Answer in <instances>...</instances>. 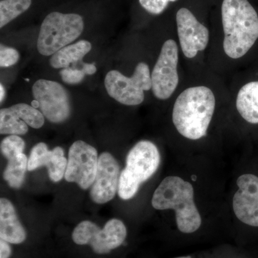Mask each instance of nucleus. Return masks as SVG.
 Segmentation results:
<instances>
[{
	"label": "nucleus",
	"mask_w": 258,
	"mask_h": 258,
	"mask_svg": "<svg viewBox=\"0 0 258 258\" xmlns=\"http://www.w3.org/2000/svg\"><path fill=\"white\" fill-rule=\"evenodd\" d=\"M215 97L206 86L187 88L176 98L172 120L185 138L198 140L206 136L215 109Z\"/></svg>",
	"instance_id": "nucleus-1"
},
{
	"label": "nucleus",
	"mask_w": 258,
	"mask_h": 258,
	"mask_svg": "<svg viewBox=\"0 0 258 258\" xmlns=\"http://www.w3.org/2000/svg\"><path fill=\"white\" fill-rule=\"evenodd\" d=\"M222 20L226 55L240 58L258 39L257 13L247 0H224Z\"/></svg>",
	"instance_id": "nucleus-2"
},
{
	"label": "nucleus",
	"mask_w": 258,
	"mask_h": 258,
	"mask_svg": "<svg viewBox=\"0 0 258 258\" xmlns=\"http://www.w3.org/2000/svg\"><path fill=\"white\" fill-rule=\"evenodd\" d=\"M152 204L156 210H174L178 229L183 233H193L201 226V216L194 200L192 185L179 176L164 178L154 191Z\"/></svg>",
	"instance_id": "nucleus-3"
},
{
	"label": "nucleus",
	"mask_w": 258,
	"mask_h": 258,
	"mask_svg": "<svg viewBox=\"0 0 258 258\" xmlns=\"http://www.w3.org/2000/svg\"><path fill=\"white\" fill-rule=\"evenodd\" d=\"M160 154L154 143L141 141L128 152L125 169L120 174L118 195L131 200L138 192L140 185L152 177L160 164Z\"/></svg>",
	"instance_id": "nucleus-4"
},
{
	"label": "nucleus",
	"mask_w": 258,
	"mask_h": 258,
	"mask_svg": "<svg viewBox=\"0 0 258 258\" xmlns=\"http://www.w3.org/2000/svg\"><path fill=\"white\" fill-rule=\"evenodd\" d=\"M84 30L81 15L53 12L44 19L37 40V49L43 56H52L77 40Z\"/></svg>",
	"instance_id": "nucleus-5"
},
{
	"label": "nucleus",
	"mask_w": 258,
	"mask_h": 258,
	"mask_svg": "<svg viewBox=\"0 0 258 258\" xmlns=\"http://www.w3.org/2000/svg\"><path fill=\"white\" fill-rule=\"evenodd\" d=\"M104 84L108 94L118 103L137 106L144 101V91L152 89V76L148 64L139 62L130 78L115 70L109 71Z\"/></svg>",
	"instance_id": "nucleus-6"
},
{
	"label": "nucleus",
	"mask_w": 258,
	"mask_h": 258,
	"mask_svg": "<svg viewBox=\"0 0 258 258\" xmlns=\"http://www.w3.org/2000/svg\"><path fill=\"white\" fill-rule=\"evenodd\" d=\"M126 235V227L118 219L108 220L103 229L86 220L75 227L72 239L75 243L79 245L89 244L96 253L103 254L120 247Z\"/></svg>",
	"instance_id": "nucleus-7"
},
{
	"label": "nucleus",
	"mask_w": 258,
	"mask_h": 258,
	"mask_svg": "<svg viewBox=\"0 0 258 258\" xmlns=\"http://www.w3.org/2000/svg\"><path fill=\"white\" fill-rule=\"evenodd\" d=\"M37 106L49 121L63 123L71 115V97L60 83L50 80H37L32 88Z\"/></svg>",
	"instance_id": "nucleus-8"
},
{
	"label": "nucleus",
	"mask_w": 258,
	"mask_h": 258,
	"mask_svg": "<svg viewBox=\"0 0 258 258\" xmlns=\"http://www.w3.org/2000/svg\"><path fill=\"white\" fill-rule=\"evenodd\" d=\"M98 157L94 147L83 141H76L69 149L64 179L88 189L96 178Z\"/></svg>",
	"instance_id": "nucleus-9"
},
{
	"label": "nucleus",
	"mask_w": 258,
	"mask_h": 258,
	"mask_svg": "<svg viewBox=\"0 0 258 258\" xmlns=\"http://www.w3.org/2000/svg\"><path fill=\"white\" fill-rule=\"evenodd\" d=\"M179 60L176 42L168 40L161 47V52L152 76V91L158 99L170 98L179 83L177 64Z\"/></svg>",
	"instance_id": "nucleus-10"
},
{
	"label": "nucleus",
	"mask_w": 258,
	"mask_h": 258,
	"mask_svg": "<svg viewBox=\"0 0 258 258\" xmlns=\"http://www.w3.org/2000/svg\"><path fill=\"white\" fill-rule=\"evenodd\" d=\"M176 25L180 45L185 57L192 58L208 46V29L200 23L191 11L181 8L176 13Z\"/></svg>",
	"instance_id": "nucleus-11"
},
{
	"label": "nucleus",
	"mask_w": 258,
	"mask_h": 258,
	"mask_svg": "<svg viewBox=\"0 0 258 258\" xmlns=\"http://www.w3.org/2000/svg\"><path fill=\"white\" fill-rule=\"evenodd\" d=\"M45 116L40 110L20 103L0 110V134L25 135L28 126L38 129L43 126Z\"/></svg>",
	"instance_id": "nucleus-12"
},
{
	"label": "nucleus",
	"mask_w": 258,
	"mask_h": 258,
	"mask_svg": "<svg viewBox=\"0 0 258 258\" xmlns=\"http://www.w3.org/2000/svg\"><path fill=\"white\" fill-rule=\"evenodd\" d=\"M120 167L112 154L102 153L98 157L96 178L91 186L90 197L93 203L103 205L113 200L119 183Z\"/></svg>",
	"instance_id": "nucleus-13"
},
{
	"label": "nucleus",
	"mask_w": 258,
	"mask_h": 258,
	"mask_svg": "<svg viewBox=\"0 0 258 258\" xmlns=\"http://www.w3.org/2000/svg\"><path fill=\"white\" fill-rule=\"evenodd\" d=\"M237 184L239 189L232 202L236 217L246 225L258 227V177L243 174L237 179Z\"/></svg>",
	"instance_id": "nucleus-14"
},
{
	"label": "nucleus",
	"mask_w": 258,
	"mask_h": 258,
	"mask_svg": "<svg viewBox=\"0 0 258 258\" xmlns=\"http://www.w3.org/2000/svg\"><path fill=\"white\" fill-rule=\"evenodd\" d=\"M68 159L62 148L57 147L48 150L47 144L40 142L34 146L28 159V170L32 171L45 166L50 179L54 182L62 180L66 174Z\"/></svg>",
	"instance_id": "nucleus-15"
},
{
	"label": "nucleus",
	"mask_w": 258,
	"mask_h": 258,
	"mask_svg": "<svg viewBox=\"0 0 258 258\" xmlns=\"http://www.w3.org/2000/svg\"><path fill=\"white\" fill-rule=\"evenodd\" d=\"M0 238L16 244L23 243L27 238L26 232L19 220L14 206L5 198L0 200Z\"/></svg>",
	"instance_id": "nucleus-16"
},
{
	"label": "nucleus",
	"mask_w": 258,
	"mask_h": 258,
	"mask_svg": "<svg viewBox=\"0 0 258 258\" xmlns=\"http://www.w3.org/2000/svg\"><path fill=\"white\" fill-rule=\"evenodd\" d=\"M92 49V45L87 40H80L62 47L51 56L50 64L55 69L70 68L71 64L82 63L83 58Z\"/></svg>",
	"instance_id": "nucleus-17"
},
{
	"label": "nucleus",
	"mask_w": 258,
	"mask_h": 258,
	"mask_svg": "<svg viewBox=\"0 0 258 258\" xmlns=\"http://www.w3.org/2000/svg\"><path fill=\"white\" fill-rule=\"evenodd\" d=\"M236 106L246 121L253 124L258 123V81L249 82L241 88Z\"/></svg>",
	"instance_id": "nucleus-18"
},
{
	"label": "nucleus",
	"mask_w": 258,
	"mask_h": 258,
	"mask_svg": "<svg viewBox=\"0 0 258 258\" xmlns=\"http://www.w3.org/2000/svg\"><path fill=\"white\" fill-rule=\"evenodd\" d=\"M28 159L24 153L8 159L3 178L10 187L19 189L25 181V172L28 170Z\"/></svg>",
	"instance_id": "nucleus-19"
},
{
	"label": "nucleus",
	"mask_w": 258,
	"mask_h": 258,
	"mask_svg": "<svg viewBox=\"0 0 258 258\" xmlns=\"http://www.w3.org/2000/svg\"><path fill=\"white\" fill-rule=\"evenodd\" d=\"M32 0H1L0 28L26 12L31 6Z\"/></svg>",
	"instance_id": "nucleus-20"
},
{
	"label": "nucleus",
	"mask_w": 258,
	"mask_h": 258,
	"mask_svg": "<svg viewBox=\"0 0 258 258\" xmlns=\"http://www.w3.org/2000/svg\"><path fill=\"white\" fill-rule=\"evenodd\" d=\"M25 147V142L20 136L9 135L1 142L0 149L3 155L7 159L23 154Z\"/></svg>",
	"instance_id": "nucleus-21"
},
{
	"label": "nucleus",
	"mask_w": 258,
	"mask_h": 258,
	"mask_svg": "<svg viewBox=\"0 0 258 258\" xmlns=\"http://www.w3.org/2000/svg\"><path fill=\"white\" fill-rule=\"evenodd\" d=\"M20 57V53L16 49L3 44L0 45V67L9 68L14 66L18 63Z\"/></svg>",
	"instance_id": "nucleus-22"
},
{
	"label": "nucleus",
	"mask_w": 258,
	"mask_h": 258,
	"mask_svg": "<svg viewBox=\"0 0 258 258\" xmlns=\"http://www.w3.org/2000/svg\"><path fill=\"white\" fill-rule=\"evenodd\" d=\"M60 77L64 83L69 85H78L84 79L86 74L81 69L67 68L61 70Z\"/></svg>",
	"instance_id": "nucleus-23"
},
{
	"label": "nucleus",
	"mask_w": 258,
	"mask_h": 258,
	"mask_svg": "<svg viewBox=\"0 0 258 258\" xmlns=\"http://www.w3.org/2000/svg\"><path fill=\"white\" fill-rule=\"evenodd\" d=\"M169 0H139V3L147 12L153 15H159L165 10Z\"/></svg>",
	"instance_id": "nucleus-24"
},
{
	"label": "nucleus",
	"mask_w": 258,
	"mask_h": 258,
	"mask_svg": "<svg viewBox=\"0 0 258 258\" xmlns=\"http://www.w3.org/2000/svg\"><path fill=\"white\" fill-rule=\"evenodd\" d=\"M12 254V248L9 242L0 240V258H10Z\"/></svg>",
	"instance_id": "nucleus-25"
},
{
	"label": "nucleus",
	"mask_w": 258,
	"mask_h": 258,
	"mask_svg": "<svg viewBox=\"0 0 258 258\" xmlns=\"http://www.w3.org/2000/svg\"><path fill=\"white\" fill-rule=\"evenodd\" d=\"M81 70L84 72V74L88 76H91L96 74L97 71L96 66L93 63H84L83 64Z\"/></svg>",
	"instance_id": "nucleus-26"
},
{
	"label": "nucleus",
	"mask_w": 258,
	"mask_h": 258,
	"mask_svg": "<svg viewBox=\"0 0 258 258\" xmlns=\"http://www.w3.org/2000/svg\"><path fill=\"white\" fill-rule=\"evenodd\" d=\"M5 93H6V91H5L4 86H3V84L0 85V93H1V95H0V101L3 102V100H4Z\"/></svg>",
	"instance_id": "nucleus-27"
},
{
	"label": "nucleus",
	"mask_w": 258,
	"mask_h": 258,
	"mask_svg": "<svg viewBox=\"0 0 258 258\" xmlns=\"http://www.w3.org/2000/svg\"><path fill=\"white\" fill-rule=\"evenodd\" d=\"M176 258H191V257H189V256H186V257H176Z\"/></svg>",
	"instance_id": "nucleus-28"
},
{
	"label": "nucleus",
	"mask_w": 258,
	"mask_h": 258,
	"mask_svg": "<svg viewBox=\"0 0 258 258\" xmlns=\"http://www.w3.org/2000/svg\"><path fill=\"white\" fill-rule=\"evenodd\" d=\"M169 1H170V2H175V1H176V0H169Z\"/></svg>",
	"instance_id": "nucleus-29"
}]
</instances>
